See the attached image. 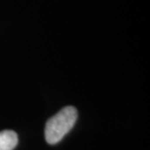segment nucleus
<instances>
[{
    "label": "nucleus",
    "mask_w": 150,
    "mask_h": 150,
    "mask_svg": "<svg viewBox=\"0 0 150 150\" xmlns=\"http://www.w3.org/2000/svg\"><path fill=\"white\" fill-rule=\"evenodd\" d=\"M77 120V110L67 106L50 118L45 127V139L49 144H57L73 128Z\"/></svg>",
    "instance_id": "obj_1"
},
{
    "label": "nucleus",
    "mask_w": 150,
    "mask_h": 150,
    "mask_svg": "<svg viewBox=\"0 0 150 150\" xmlns=\"http://www.w3.org/2000/svg\"><path fill=\"white\" fill-rule=\"evenodd\" d=\"M19 139L14 131L6 130L0 132V150H14Z\"/></svg>",
    "instance_id": "obj_2"
}]
</instances>
